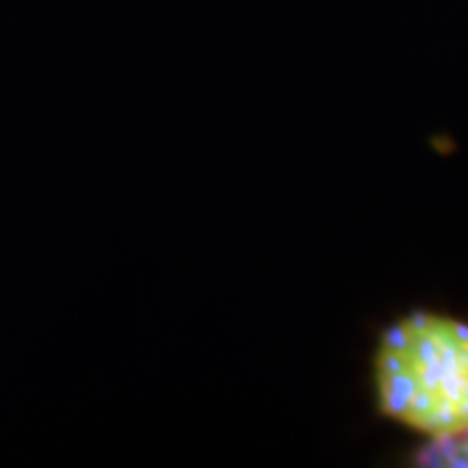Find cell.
Returning <instances> with one entry per match:
<instances>
[{
  "instance_id": "cell-1",
  "label": "cell",
  "mask_w": 468,
  "mask_h": 468,
  "mask_svg": "<svg viewBox=\"0 0 468 468\" xmlns=\"http://www.w3.org/2000/svg\"><path fill=\"white\" fill-rule=\"evenodd\" d=\"M372 390L385 419L430 452L468 437V320L419 310L388 325L372 356Z\"/></svg>"
},
{
  "instance_id": "cell-2",
  "label": "cell",
  "mask_w": 468,
  "mask_h": 468,
  "mask_svg": "<svg viewBox=\"0 0 468 468\" xmlns=\"http://www.w3.org/2000/svg\"><path fill=\"white\" fill-rule=\"evenodd\" d=\"M421 463L427 466H455V468H468V437L455 442L451 448H442V451L430 452V455H421Z\"/></svg>"
}]
</instances>
